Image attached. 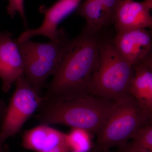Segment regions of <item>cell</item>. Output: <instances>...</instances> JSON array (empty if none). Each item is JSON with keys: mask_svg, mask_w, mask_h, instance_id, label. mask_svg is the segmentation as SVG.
Returning <instances> with one entry per match:
<instances>
[{"mask_svg": "<svg viewBox=\"0 0 152 152\" xmlns=\"http://www.w3.org/2000/svg\"><path fill=\"white\" fill-rule=\"evenodd\" d=\"M102 33L85 27L72 39L59 68L47 87L44 99L63 101L88 95V87Z\"/></svg>", "mask_w": 152, "mask_h": 152, "instance_id": "1", "label": "cell"}, {"mask_svg": "<svg viewBox=\"0 0 152 152\" xmlns=\"http://www.w3.org/2000/svg\"><path fill=\"white\" fill-rule=\"evenodd\" d=\"M116 102L91 95L63 101L44 100L34 117L42 124L61 125L97 134Z\"/></svg>", "mask_w": 152, "mask_h": 152, "instance_id": "2", "label": "cell"}, {"mask_svg": "<svg viewBox=\"0 0 152 152\" xmlns=\"http://www.w3.org/2000/svg\"><path fill=\"white\" fill-rule=\"evenodd\" d=\"M112 38L101 35L88 94L117 102L129 95L134 70L115 48Z\"/></svg>", "mask_w": 152, "mask_h": 152, "instance_id": "3", "label": "cell"}, {"mask_svg": "<svg viewBox=\"0 0 152 152\" xmlns=\"http://www.w3.org/2000/svg\"><path fill=\"white\" fill-rule=\"evenodd\" d=\"M71 40L61 28L59 37L49 42L40 43L30 39L16 42L23 60L25 78L38 92H40L48 78L58 71Z\"/></svg>", "mask_w": 152, "mask_h": 152, "instance_id": "4", "label": "cell"}, {"mask_svg": "<svg viewBox=\"0 0 152 152\" xmlns=\"http://www.w3.org/2000/svg\"><path fill=\"white\" fill-rule=\"evenodd\" d=\"M152 113L144 110L128 95L116 102L104 125L97 135L96 149L107 151L123 148L140 128L150 123Z\"/></svg>", "mask_w": 152, "mask_h": 152, "instance_id": "5", "label": "cell"}, {"mask_svg": "<svg viewBox=\"0 0 152 152\" xmlns=\"http://www.w3.org/2000/svg\"><path fill=\"white\" fill-rule=\"evenodd\" d=\"M16 88L2 119L0 139L3 143L15 135L39 107L43 100L24 75L17 80Z\"/></svg>", "mask_w": 152, "mask_h": 152, "instance_id": "6", "label": "cell"}, {"mask_svg": "<svg viewBox=\"0 0 152 152\" xmlns=\"http://www.w3.org/2000/svg\"><path fill=\"white\" fill-rule=\"evenodd\" d=\"M112 42L118 53L133 67L152 53L151 32L146 28L116 33Z\"/></svg>", "mask_w": 152, "mask_h": 152, "instance_id": "7", "label": "cell"}, {"mask_svg": "<svg viewBox=\"0 0 152 152\" xmlns=\"http://www.w3.org/2000/svg\"><path fill=\"white\" fill-rule=\"evenodd\" d=\"M24 75L18 46L9 32L0 31V79L2 89L8 92L18 79Z\"/></svg>", "mask_w": 152, "mask_h": 152, "instance_id": "8", "label": "cell"}, {"mask_svg": "<svg viewBox=\"0 0 152 152\" xmlns=\"http://www.w3.org/2000/svg\"><path fill=\"white\" fill-rule=\"evenodd\" d=\"M82 0H58L50 7L42 8L44 14L42 24L35 29L28 30L21 34L16 40L17 43L29 40L37 36H43L54 40L60 35L61 28L58 29L59 24L66 17L78 7Z\"/></svg>", "mask_w": 152, "mask_h": 152, "instance_id": "9", "label": "cell"}, {"mask_svg": "<svg viewBox=\"0 0 152 152\" xmlns=\"http://www.w3.org/2000/svg\"><path fill=\"white\" fill-rule=\"evenodd\" d=\"M152 0L139 2L121 0L113 19L116 33L127 30L152 28Z\"/></svg>", "mask_w": 152, "mask_h": 152, "instance_id": "10", "label": "cell"}, {"mask_svg": "<svg viewBox=\"0 0 152 152\" xmlns=\"http://www.w3.org/2000/svg\"><path fill=\"white\" fill-rule=\"evenodd\" d=\"M129 94L145 110L152 113V53L133 66Z\"/></svg>", "mask_w": 152, "mask_h": 152, "instance_id": "11", "label": "cell"}, {"mask_svg": "<svg viewBox=\"0 0 152 152\" xmlns=\"http://www.w3.org/2000/svg\"><path fill=\"white\" fill-rule=\"evenodd\" d=\"M66 134L49 125L41 124L24 133L22 145L24 148L33 151H46L65 142Z\"/></svg>", "mask_w": 152, "mask_h": 152, "instance_id": "12", "label": "cell"}, {"mask_svg": "<svg viewBox=\"0 0 152 152\" xmlns=\"http://www.w3.org/2000/svg\"><path fill=\"white\" fill-rule=\"evenodd\" d=\"M77 14L86 21V27L103 33L113 24V19L105 8L98 0H84L79 6Z\"/></svg>", "mask_w": 152, "mask_h": 152, "instance_id": "13", "label": "cell"}, {"mask_svg": "<svg viewBox=\"0 0 152 152\" xmlns=\"http://www.w3.org/2000/svg\"><path fill=\"white\" fill-rule=\"evenodd\" d=\"M132 141L125 148L133 152H152L151 122L140 128L132 137Z\"/></svg>", "mask_w": 152, "mask_h": 152, "instance_id": "14", "label": "cell"}, {"mask_svg": "<svg viewBox=\"0 0 152 152\" xmlns=\"http://www.w3.org/2000/svg\"><path fill=\"white\" fill-rule=\"evenodd\" d=\"M65 142L71 151L88 152L92 147L90 132L81 129L72 128L66 134Z\"/></svg>", "mask_w": 152, "mask_h": 152, "instance_id": "15", "label": "cell"}, {"mask_svg": "<svg viewBox=\"0 0 152 152\" xmlns=\"http://www.w3.org/2000/svg\"><path fill=\"white\" fill-rule=\"evenodd\" d=\"M24 2V0H9L7 12L12 17H13L17 13H18L25 24H26Z\"/></svg>", "mask_w": 152, "mask_h": 152, "instance_id": "16", "label": "cell"}, {"mask_svg": "<svg viewBox=\"0 0 152 152\" xmlns=\"http://www.w3.org/2000/svg\"><path fill=\"white\" fill-rule=\"evenodd\" d=\"M110 15L112 18L113 19L116 11L119 4L121 0H98Z\"/></svg>", "mask_w": 152, "mask_h": 152, "instance_id": "17", "label": "cell"}, {"mask_svg": "<svg viewBox=\"0 0 152 152\" xmlns=\"http://www.w3.org/2000/svg\"><path fill=\"white\" fill-rule=\"evenodd\" d=\"M71 151L70 149L65 141L53 148L43 152H70Z\"/></svg>", "mask_w": 152, "mask_h": 152, "instance_id": "18", "label": "cell"}, {"mask_svg": "<svg viewBox=\"0 0 152 152\" xmlns=\"http://www.w3.org/2000/svg\"><path fill=\"white\" fill-rule=\"evenodd\" d=\"M6 108V106L4 103L0 102V119H2V118Z\"/></svg>", "mask_w": 152, "mask_h": 152, "instance_id": "19", "label": "cell"}, {"mask_svg": "<svg viewBox=\"0 0 152 152\" xmlns=\"http://www.w3.org/2000/svg\"><path fill=\"white\" fill-rule=\"evenodd\" d=\"M109 152H110V151H109ZM115 152H133L129 151L126 148H123L118 149V150L117 151Z\"/></svg>", "mask_w": 152, "mask_h": 152, "instance_id": "20", "label": "cell"}, {"mask_svg": "<svg viewBox=\"0 0 152 152\" xmlns=\"http://www.w3.org/2000/svg\"><path fill=\"white\" fill-rule=\"evenodd\" d=\"M3 144H4V143L1 141V139H0V152H6L3 146Z\"/></svg>", "mask_w": 152, "mask_h": 152, "instance_id": "21", "label": "cell"}, {"mask_svg": "<svg viewBox=\"0 0 152 152\" xmlns=\"http://www.w3.org/2000/svg\"><path fill=\"white\" fill-rule=\"evenodd\" d=\"M109 152V151H100V150H99L95 148L94 150L92 152Z\"/></svg>", "mask_w": 152, "mask_h": 152, "instance_id": "22", "label": "cell"}, {"mask_svg": "<svg viewBox=\"0 0 152 152\" xmlns=\"http://www.w3.org/2000/svg\"><path fill=\"white\" fill-rule=\"evenodd\" d=\"M70 152H79L77 151H71Z\"/></svg>", "mask_w": 152, "mask_h": 152, "instance_id": "23", "label": "cell"}]
</instances>
